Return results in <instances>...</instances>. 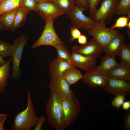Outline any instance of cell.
Here are the masks:
<instances>
[{"label":"cell","mask_w":130,"mask_h":130,"mask_svg":"<svg viewBox=\"0 0 130 130\" xmlns=\"http://www.w3.org/2000/svg\"><path fill=\"white\" fill-rule=\"evenodd\" d=\"M130 17L122 16L118 18L115 24L110 28L114 29L117 28H121L127 26L128 22L130 20Z\"/></svg>","instance_id":"obj_29"},{"label":"cell","mask_w":130,"mask_h":130,"mask_svg":"<svg viewBox=\"0 0 130 130\" xmlns=\"http://www.w3.org/2000/svg\"><path fill=\"white\" fill-rule=\"evenodd\" d=\"M123 109L127 110L130 108V101H129L124 102L122 105Z\"/></svg>","instance_id":"obj_39"},{"label":"cell","mask_w":130,"mask_h":130,"mask_svg":"<svg viewBox=\"0 0 130 130\" xmlns=\"http://www.w3.org/2000/svg\"><path fill=\"white\" fill-rule=\"evenodd\" d=\"M53 3L65 13L67 14L75 5L76 0H56Z\"/></svg>","instance_id":"obj_23"},{"label":"cell","mask_w":130,"mask_h":130,"mask_svg":"<svg viewBox=\"0 0 130 130\" xmlns=\"http://www.w3.org/2000/svg\"><path fill=\"white\" fill-rule=\"evenodd\" d=\"M119 0H101L99 8L90 14L93 20L105 25L109 24L116 13Z\"/></svg>","instance_id":"obj_3"},{"label":"cell","mask_w":130,"mask_h":130,"mask_svg":"<svg viewBox=\"0 0 130 130\" xmlns=\"http://www.w3.org/2000/svg\"><path fill=\"white\" fill-rule=\"evenodd\" d=\"M28 39V36L26 34L22 33L19 37L14 39L12 45V73L11 75L12 78L15 80L18 79L21 75V60L23 49Z\"/></svg>","instance_id":"obj_4"},{"label":"cell","mask_w":130,"mask_h":130,"mask_svg":"<svg viewBox=\"0 0 130 130\" xmlns=\"http://www.w3.org/2000/svg\"><path fill=\"white\" fill-rule=\"evenodd\" d=\"M126 43L124 35L120 32L103 49V52L119 56L122 48Z\"/></svg>","instance_id":"obj_16"},{"label":"cell","mask_w":130,"mask_h":130,"mask_svg":"<svg viewBox=\"0 0 130 130\" xmlns=\"http://www.w3.org/2000/svg\"><path fill=\"white\" fill-rule=\"evenodd\" d=\"M20 0H2L0 3V15L20 5Z\"/></svg>","instance_id":"obj_24"},{"label":"cell","mask_w":130,"mask_h":130,"mask_svg":"<svg viewBox=\"0 0 130 130\" xmlns=\"http://www.w3.org/2000/svg\"><path fill=\"white\" fill-rule=\"evenodd\" d=\"M7 61L4 60L0 56V66H2Z\"/></svg>","instance_id":"obj_41"},{"label":"cell","mask_w":130,"mask_h":130,"mask_svg":"<svg viewBox=\"0 0 130 130\" xmlns=\"http://www.w3.org/2000/svg\"><path fill=\"white\" fill-rule=\"evenodd\" d=\"M37 3L35 0H20V5L30 11H35Z\"/></svg>","instance_id":"obj_31"},{"label":"cell","mask_w":130,"mask_h":130,"mask_svg":"<svg viewBox=\"0 0 130 130\" xmlns=\"http://www.w3.org/2000/svg\"><path fill=\"white\" fill-rule=\"evenodd\" d=\"M74 66L71 63L57 57L52 60L49 65L51 78L61 76L62 74L70 68Z\"/></svg>","instance_id":"obj_15"},{"label":"cell","mask_w":130,"mask_h":130,"mask_svg":"<svg viewBox=\"0 0 130 130\" xmlns=\"http://www.w3.org/2000/svg\"><path fill=\"white\" fill-rule=\"evenodd\" d=\"M116 56L108 54L101 58L100 65L96 68V70L100 73L106 75L117 64L116 60Z\"/></svg>","instance_id":"obj_18"},{"label":"cell","mask_w":130,"mask_h":130,"mask_svg":"<svg viewBox=\"0 0 130 130\" xmlns=\"http://www.w3.org/2000/svg\"><path fill=\"white\" fill-rule=\"evenodd\" d=\"M7 115L5 114H0V130H5L4 124L6 120Z\"/></svg>","instance_id":"obj_37"},{"label":"cell","mask_w":130,"mask_h":130,"mask_svg":"<svg viewBox=\"0 0 130 130\" xmlns=\"http://www.w3.org/2000/svg\"><path fill=\"white\" fill-rule=\"evenodd\" d=\"M109 78L130 81V66L120 61L107 74Z\"/></svg>","instance_id":"obj_17"},{"label":"cell","mask_w":130,"mask_h":130,"mask_svg":"<svg viewBox=\"0 0 130 130\" xmlns=\"http://www.w3.org/2000/svg\"><path fill=\"white\" fill-rule=\"evenodd\" d=\"M84 10L75 5L67 17L70 19L72 26L87 31L100 24L85 16L83 13Z\"/></svg>","instance_id":"obj_6"},{"label":"cell","mask_w":130,"mask_h":130,"mask_svg":"<svg viewBox=\"0 0 130 130\" xmlns=\"http://www.w3.org/2000/svg\"><path fill=\"white\" fill-rule=\"evenodd\" d=\"M37 2H38L39 0H35Z\"/></svg>","instance_id":"obj_44"},{"label":"cell","mask_w":130,"mask_h":130,"mask_svg":"<svg viewBox=\"0 0 130 130\" xmlns=\"http://www.w3.org/2000/svg\"><path fill=\"white\" fill-rule=\"evenodd\" d=\"M47 119L45 116L42 115L38 118L37 124L35 126L34 130H40L44 123Z\"/></svg>","instance_id":"obj_35"},{"label":"cell","mask_w":130,"mask_h":130,"mask_svg":"<svg viewBox=\"0 0 130 130\" xmlns=\"http://www.w3.org/2000/svg\"><path fill=\"white\" fill-rule=\"evenodd\" d=\"M83 75L81 71L72 66L65 71L60 76L64 78L71 86L81 79Z\"/></svg>","instance_id":"obj_21"},{"label":"cell","mask_w":130,"mask_h":130,"mask_svg":"<svg viewBox=\"0 0 130 130\" xmlns=\"http://www.w3.org/2000/svg\"><path fill=\"white\" fill-rule=\"evenodd\" d=\"M87 0L89 5V14L90 15L96 9L98 4L101 0Z\"/></svg>","instance_id":"obj_34"},{"label":"cell","mask_w":130,"mask_h":130,"mask_svg":"<svg viewBox=\"0 0 130 130\" xmlns=\"http://www.w3.org/2000/svg\"><path fill=\"white\" fill-rule=\"evenodd\" d=\"M77 39L78 43L81 45H84L87 42V37L83 34H81Z\"/></svg>","instance_id":"obj_38"},{"label":"cell","mask_w":130,"mask_h":130,"mask_svg":"<svg viewBox=\"0 0 130 130\" xmlns=\"http://www.w3.org/2000/svg\"><path fill=\"white\" fill-rule=\"evenodd\" d=\"M13 45L0 40V56L3 59L12 56Z\"/></svg>","instance_id":"obj_27"},{"label":"cell","mask_w":130,"mask_h":130,"mask_svg":"<svg viewBox=\"0 0 130 130\" xmlns=\"http://www.w3.org/2000/svg\"><path fill=\"white\" fill-rule=\"evenodd\" d=\"M56 0H39L38 2H53Z\"/></svg>","instance_id":"obj_42"},{"label":"cell","mask_w":130,"mask_h":130,"mask_svg":"<svg viewBox=\"0 0 130 130\" xmlns=\"http://www.w3.org/2000/svg\"><path fill=\"white\" fill-rule=\"evenodd\" d=\"M70 29L72 37L69 39V40L71 42H72L78 39L82 34L78 28L72 25L70 26Z\"/></svg>","instance_id":"obj_32"},{"label":"cell","mask_w":130,"mask_h":130,"mask_svg":"<svg viewBox=\"0 0 130 130\" xmlns=\"http://www.w3.org/2000/svg\"><path fill=\"white\" fill-rule=\"evenodd\" d=\"M105 26L100 24L87 31L88 34L92 36L103 49L120 32L118 30L108 28Z\"/></svg>","instance_id":"obj_8"},{"label":"cell","mask_w":130,"mask_h":130,"mask_svg":"<svg viewBox=\"0 0 130 130\" xmlns=\"http://www.w3.org/2000/svg\"><path fill=\"white\" fill-rule=\"evenodd\" d=\"M2 0H0V2H1Z\"/></svg>","instance_id":"obj_45"},{"label":"cell","mask_w":130,"mask_h":130,"mask_svg":"<svg viewBox=\"0 0 130 130\" xmlns=\"http://www.w3.org/2000/svg\"><path fill=\"white\" fill-rule=\"evenodd\" d=\"M109 78L107 75L97 71L95 68L86 71L81 80L84 83L88 85L92 89L99 87L104 90L107 86Z\"/></svg>","instance_id":"obj_9"},{"label":"cell","mask_w":130,"mask_h":130,"mask_svg":"<svg viewBox=\"0 0 130 130\" xmlns=\"http://www.w3.org/2000/svg\"><path fill=\"white\" fill-rule=\"evenodd\" d=\"M105 92L114 97L117 95L126 96L130 92V84L126 81L109 78Z\"/></svg>","instance_id":"obj_13"},{"label":"cell","mask_w":130,"mask_h":130,"mask_svg":"<svg viewBox=\"0 0 130 130\" xmlns=\"http://www.w3.org/2000/svg\"><path fill=\"white\" fill-rule=\"evenodd\" d=\"M64 114V127L65 130L76 120L81 110L80 104L73 93L70 98L62 101Z\"/></svg>","instance_id":"obj_7"},{"label":"cell","mask_w":130,"mask_h":130,"mask_svg":"<svg viewBox=\"0 0 130 130\" xmlns=\"http://www.w3.org/2000/svg\"><path fill=\"white\" fill-rule=\"evenodd\" d=\"M121 61L130 66V46L126 44L122 47L119 56Z\"/></svg>","instance_id":"obj_28"},{"label":"cell","mask_w":130,"mask_h":130,"mask_svg":"<svg viewBox=\"0 0 130 130\" xmlns=\"http://www.w3.org/2000/svg\"><path fill=\"white\" fill-rule=\"evenodd\" d=\"M54 19L48 18L46 22L44 29L40 36L32 46L35 49L42 46H50L54 47L58 44H63V42L58 37L54 28Z\"/></svg>","instance_id":"obj_5"},{"label":"cell","mask_w":130,"mask_h":130,"mask_svg":"<svg viewBox=\"0 0 130 130\" xmlns=\"http://www.w3.org/2000/svg\"><path fill=\"white\" fill-rule=\"evenodd\" d=\"M126 96L123 95H117L114 97L111 104L118 110L124 102Z\"/></svg>","instance_id":"obj_30"},{"label":"cell","mask_w":130,"mask_h":130,"mask_svg":"<svg viewBox=\"0 0 130 130\" xmlns=\"http://www.w3.org/2000/svg\"><path fill=\"white\" fill-rule=\"evenodd\" d=\"M116 13L118 15L130 17V0H119Z\"/></svg>","instance_id":"obj_25"},{"label":"cell","mask_w":130,"mask_h":130,"mask_svg":"<svg viewBox=\"0 0 130 130\" xmlns=\"http://www.w3.org/2000/svg\"><path fill=\"white\" fill-rule=\"evenodd\" d=\"M72 62L74 67L85 71L95 68L97 64V58L72 52Z\"/></svg>","instance_id":"obj_14"},{"label":"cell","mask_w":130,"mask_h":130,"mask_svg":"<svg viewBox=\"0 0 130 130\" xmlns=\"http://www.w3.org/2000/svg\"><path fill=\"white\" fill-rule=\"evenodd\" d=\"M70 85L61 76L51 78L49 84L50 90H52L62 100L70 98L73 93L70 89Z\"/></svg>","instance_id":"obj_10"},{"label":"cell","mask_w":130,"mask_h":130,"mask_svg":"<svg viewBox=\"0 0 130 130\" xmlns=\"http://www.w3.org/2000/svg\"><path fill=\"white\" fill-rule=\"evenodd\" d=\"M62 100L52 90L46 105V112L49 124L56 130H65Z\"/></svg>","instance_id":"obj_1"},{"label":"cell","mask_w":130,"mask_h":130,"mask_svg":"<svg viewBox=\"0 0 130 130\" xmlns=\"http://www.w3.org/2000/svg\"><path fill=\"white\" fill-rule=\"evenodd\" d=\"M12 61L10 57L5 64L0 66V93L2 94L6 91L8 84L7 79L10 76L11 67L10 65Z\"/></svg>","instance_id":"obj_19"},{"label":"cell","mask_w":130,"mask_h":130,"mask_svg":"<svg viewBox=\"0 0 130 130\" xmlns=\"http://www.w3.org/2000/svg\"><path fill=\"white\" fill-rule=\"evenodd\" d=\"M75 5L85 10H87L89 8V5L87 0H76Z\"/></svg>","instance_id":"obj_36"},{"label":"cell","mask_w":130,"mask_h":130,"mask_svg":"<svg viewBox=\"0 0 130 130\" xmlns=\"http://www.w3.org/2000/svg\"><path fill=\"white\" fill-rule=\"evenodd\" d=\"M103 50L101 46L93 38L84 45L73 46L72 52L97 58L103 52Z\"/></svg>","instance_id":"obj_12"},{"label":"cell","mask_w":130,"mask_h":130,"mask_svg":"<svg viewBox=\"0 0 130 130\" xmlns=\"http://www.w3.org/2000/svg\"><path fill=\"white\" fill-rule=\"evenodd\" d=\"M58 53L57 57L68 62H72V55L63 44H58L54 46Z\"/></svg>","instance_id":"obj_26"},{"label":"cell","mask_w":130,"mask_h":130,"mask_svg":"<svg viewBox=\"0 0 130 130\" xmlns=\"http://www.w3.org/2000/svg\"><path fill=\"white\" fill-rule=\"evenodd\" d=\"M124 121L123 126L126 130L130 129V111L129 110L125 113L124 116Z\"/></svg>","instance_id":"obj_33"},{"label":"cell","mask_w":130,"mask_h":130,"mask_svg":"<svg viewBox=\"0 0 130 130\" xmlns=\"http://www.w3.org/2000/svg\"><path fill=\"white\" fill-rule=\"evenodd\" d=\"M26 108L15 117L11 127L12 130H30L36 125L38 119L29 90L27 92Z\"/></svg>","instance_id":"obj_2"},{"label":"cell","mask_w":130,"mask_h":130,"mask_svg":"<svg viewBox=\"0 0 130 130\" xmlns=\"http://www.w3.org/2000/svg\"><path fill=\"white\" fill-rule=\"evenodd\" d=\"M18 7L2 14L1 21V29L11 31L15 14Z\"/></svg>","instance_id":"obj_22"},{"label":"cell","mask_w":130,"mask_h":130,"mask_svg":"<svg viewBox=\"0 0 130 130\" xmlns=\"http://www.w3.org/2000/svg\"><path fill=\"white\" fill-rule=\"evenodd\" d=\"M2 17V14L0 15V30L1 29V21Z\"/></svg>","instance_id":"obj_43"},{"label":"cell","mask_w":130,"mask_h":130,"mask_svg":"<svg viewBox=\"0 0 130 130\" xmlns=\"http://www.w3.org/2000/svg\"><path fill=\"white\" fill-rule=\"evenodd\" d=\"M127 30V34L128 37L130 40V20H129L128 22Z\"/></svg>","instance_id":"obj_40"},{"label":"cell","mask_w":130,"mask_h":130,"mask_svg":"<svg viewBox=\"0 0 130 130\" xmlns=\"http://www.w3.org/2000/svg\"><path fill=\"white\" fill-rule=\"evenodd\" d=\"M30 11L21 5L16 12L11 31L13 32L24 26L27 15Z\"/></svg>","instance_id":"obj_20"},{"label":"cell","mask_w":130,"mask_h":130,"mask_svg":"<svg viewBox=\"0 0 130 130\" xmlns=\"http://www.w3.org/2000/svg\"><path fill=\"white\" fill-rule=\"evenodd\" d=\"M46 23L49 18L55 19L65 13L52 2H38L35 11Z\"/></svg>","instance_id":"obj_11"}]
</instances>
